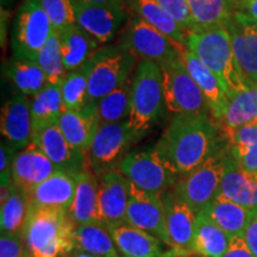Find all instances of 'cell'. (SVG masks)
I'll use <instances>...</instances> for the list:
<instances>
[{"label":"cell","mask_w":257,"mask_h":257,"mask_svg":"<svg viewBox=\"0 0 257 257\" xmlns=\"http://www.w3.org/2000/svg\"><path fill=\"white\" fill-rule=\"evenodd\" d=\"M219 126L208 114H176L155 146L162 162L178 176L200 166L220 148Z\"/></svg>","instance_id":"1"},{"label":"cell","mask_w":257,"mask_h":257,"mask_svg":"<svg viewBox=\"0 0 257 257\" xmlns=\"http://www.w3.org/2000/svg\"><path fill=\"white\" fill-rule=\"evenodd\" d=\"M76 224L68 211L29 207L23 236L28 257H66L75 250Z\"/></svg>","instance_id":"2"},{"label":"cell","mask_w":257,"mask_h":257,"mask_svg":"<svg viewBox=\"0 0 257 257\" xmlns=\"http://www.w3.org/2000/svg\"><path fill=\"white\" fill-rule=\"evenodd\" d=\"M187 49L212 73L216 74L230 100L234 95L253 86L250 85L237 63L229 30L226 28L188 32Z\"/></svg>","instance_id":"3"},{"label":"cell","mask_w":257,"mask_h":257,"mask_svg":"<svg viewBox=\"0 0 257 257\" xmlns=\"http://www.w3.org/2000/svg\"><path fill=\"white\" fill-rule=\"evenodd\" d=\"M165 107L161 67L152 61H141L133 80L128 126L142 138L160 119Z\"/></svg>","instance_id":"4"},{"label":"cell","mask_w":257,"mask_h":257,"mask_svg":"<svg viewBox=\"0 0 257 257\" xmlns=\"http://www.w3.org/2000/svg\"><path fill=\"white\" fill-rule=\"evenodd\" d=\"M136 60L120 43L99 48L87 62L89 99L98 101L133 78Z\"/></svg>","instance_id":"5"},{"label":"cell","mask_w":257,"mask_h":257,"mask_svg":"<svg viewBox=\"0 0 257 257\" xmlns=\"http://www.w3.org/2000/svg\"><path fill=\"white\" fill-rule=\"evenodd\" d=\"M229 152L220 147L200 166L179 179L174 186L176 193L198 214L205 210L219 193L221 180L226 170Z\"/></svg>","instance_id":"6"},{"label":"cell","mask_w":257,"mask_h":257,"mask_svg":"<svg viewBox=\"0 0 257 257\" xmlns=\"http://www.w3.org/2000/svg\"><path fill=\"white\" fill-rule=\"evenodd\" d=\"M160 67L163 76L165 105L170 113L211 115L206 99L186 68L182 55Z\"/></svg>","instance_id":"7"},{"label":"cell","mask_w":257,"mask_h":257,"mask_svg":"<svg viewBox=\"0 0 257 257\" xmlns=\"http://www.w3.org/2000/svg\"><path fill=\"white\" fill-rule=\"evenodd\" d=\"M54 30L41 0H24L16 14L12 30L14 57L36 61Z\"/></svg>","instance_id":"8"},{"label":"cell","mask_w":257,"mask_h":257,"mask_svg":"<svg viewBox=\"0 0 257 257\" xmlns=\"http://www.w3.org/2000/svg\"><path fill=\"white\" fill-rule=\"evenodd\" d=\"M140 136L128 126L127 120L100 124L87 153L89 169L95 176L114 170L127 155L128 149Z\"/></svg>","instance_id":"9"},{"label":"cell","mask_w":257,"mask_h":257,"mask_svg":"<svg viewBox=\"0 0 257 257\" xmlns=\"http://www.w3.org/2000/svg\"><path fill=\"white\" fill-rule=\"evenodd\" d=\"M119 43L137 59L140 57L142 61H152L159 66L181 56L187 50L170 40L159 29L136 16L128 22L121 34Z\"/></svg>","instance_id":"10"},{"label":"cell","mask_w":257,"mask_h":257,"mask_svg":"<svg viewBox=\"0 0 257 257\" xmlns=\"http://www.w3.org/2000/svg\"><path fill=\"white\" fill-rule=\"evenodd\" d=\"M118 170L135 187L155 194H162L179 181V176L162 162L155 148L128 153Z\"/></svg>","instance_id":"11"},{"label":"cell","mask_w":257,"mask_h":257,"mask_svg":"<svg viewBox=\"0 0 257 257\" xmlns=\"http://www.w3.org/2000/svg\"><path fill=\"white\" fill-rule=\"evenodd\" d=\"M127 225L143 230L172 246L166 226L165 207L161 194L149 193L131 185L126 211Z\"/></svg>","instance_id":"12"},{"label":"cell","mask_w":257,"mask_h":257,"mask_svg":"<svg viewBox=\"0 0 257 257\" xmlns=\"http://www.w3.org/2000/svg\"><path fill=\"white\" fill-rule=\"evenodd\" d=\"M130 188V181L119 170H110L99 176L98 213L101 224L107 229L127 224Z\"/></svg>","instance_id":"13"},{"label":"cell","mask_w":257,"mask_h":257,"mask_svg":"<svg viewBox=\"0 0 257 257\" xmlns=\"http://www.w3.org/2000/svg\"><path fill=\"white\" fill-rule=\"evenodd\" d=\"M161 199L165 207L167 232L172 242V248L193 253L197 214L176 193L174 187L163 192Z\"/></svg>","instance_id":"14"},{"label":"cell","mask_w":257,"mask_h":257,"mask_svg":"<svg viewBox=\"0 0 257 257\" xmlns=\"http://www.w3.org/2000/svg\"><path fill=\"white\" fill-rule=\"evenodd\" d=\"M31 143L40 148L60 172L76 175L89 169L87 155L67 141L57 124L35 135Z\"/></svg>","instance_id":"15"},{"label":"cell","mask_w":257,"mask_h":257,"mask_svg":"<svg viewBox=\"0 0 257 257\" xmlns=\"http://www.w3.org/2000/svg\"><path fill=\"white\" fill-rule=\"evenodd\" d=\"M76 24L99 43H108L114 38L125 19V6L100 5L73 0Z\"/></svg>","instance_id":"16"},{"label":"cell","mask_w":257,"mask_h":257,"mask_svg":"<svg viewBox=\"0 0 257 257\" xmlns=\"http://www.w3.org/2000/svg\"><path fill=\"white\" fill-rule=\"evenodd\" d=\"M226 29L240 70L250 85H257V22L234 12Z\"/></svg>","instance_id":"17"},{"label":"cell","mask_w":257,"mask_h":257,"mask_svg":"<svg viewBox=\"0 0 257 257\" xmlns=\"http://www.w3.org/2000/svg\"><path fill=\"white\" fill-rule=\"evenodd\" d=\"M0 133L16 150L25 149L32 142V120L30 100L21 92L5 102L0 115Z\"/></svg>","instance_id":"18"},{"label":"cell","mask_w":257,"mask_h":257,"mask_svg":"<svg viewBox=\"0 0 257 257\" xmlns=\"http://www.w3.org/2000/svg\"><path fill=\"white\" fill-rule=\"evenodd\" d=\"M182 61L206 99L212 119L220 123L230 105V98L220 80L188 49L182 54Z\"/></svg>","instance_id":"19"},{"label":"cell","mask_w":257,"mask_h":257,"mask_svg":"<svg viewBox=\"0 0 257 257\" xmlns=\"http://www.w3.org/2000/svg\"><path fill=\"white\" fill-rule=\"evenodd\" d=\"M56 172V167L46 154L31 143L15 156L12 162V182L18 188L30 193Z\"/></svg>","instance_id":"20"},{"label":"cell","mask_w":257,"mask_h":257,"mask_svg":"<svg viewBox=\"0 0 257 257\" xmlns=\"http://www.w3.org/2000/svg\"><path fill=\"white\" fill-rule=\"evenodd\" d=\"M57 125L67 141L87 155L100 125L96 101L91 100L80 110L64 111Z\"/></svg>","instance_id":"21"},{"label":"cell","mask_w":257,"mask_h":257,"mask_svg":"<svg viewBox=\"0 0 257 257\" xmlns=\"http://www.w3.org/2000/svg\"><path fill=\"white\" fill-rule=\"evenodd\" d=\"M76 192V176L57 170L28 193L31 206L69 211Z\"/></svg>","instance_id":"22"},{"label":"cell","mask_w":257,"mask_h":257,"mask_svg":"<svg viewBox=\"0 0 257 257\" xmlns=\"http://www.w3.org/2000/svg\"><path fill=\"white\" fill-rule=\"evenodd\" d=\"M218 194L249 211L257 210V173L243 169L229 154Z\"/></svg>","instance_id":"23"},{"label":"cell","mask_w":257,"mask_h":257,"mask_svg":"<svg viewBox=\"0 0 257 257\" xmlns=\"http://www.w3.org/2000/svg\"><path fill=\"white\" fill-rule=\"evenodd\" d=\"M56 31V30H55ZM60 49L67 72L85 66L93 54L99 49V41L80 28L78 24L57 31Z\"/></svg>","instance_id":"24"},{"label":"cell","mask_w":257,"mask_h":257,"mask_svg":"<svg viewBox=\"0 0 257 257\" xmlns=\"http://www.w3.org/2000/svg\"><path fill=\"white\" fill-rule=\"evenodd\" d=\"M219 130L230 156L243 169L257 173V124L234 128L219 127Z\"/></svg>","instance_id":"25"},{"label":"cell","mask_w":257,"mask_h":257,"mask_svg":"<svg viewBox=\"0 0 257 257\" xmlns=\"http://www.w3.org/2000/svg\"><path fill=\"white\" fill-rule=\"evenodd\" d=\"M125 5L136 17L152 24L180 47L187 49V30H185L174 18L170 17L157 0H125Z\"/></svg>","instance_id":"26"},{"label":"cell","mask_w":257,"mask_h":257,"mask_svg":"<svg viewBox=\"0 0 257 257\" xmlns=\"http://www.w3.org/2000/svg\"><path fill=\"white\" fill-rule=\"evenodd\" d=\"M76 192L69 214L76 225L96 224L101 221L98 213L99 181L92 170L76 174Z\"/></svg>","instance_id":"27"},{"label":"cell","mask_w":257,"mask_h":257,"mask_svg":"<svg viewBox=\"0 0 257 257\" xmlns=\"http://www.w3.org/2000/svg\"><path fill=\"white\" fill-rule=\"evenodd\" d=\"M121 257H163L161 240L131 225L110 229Z\"/></svg>","instance_id":"28"},{"label":"cell","mask_w":257,"mask_h":257,"mask_svg":"<svg viewBox=\"0 0 257 257\" xmlns=\"http://www.w3.org/2000/svg\"><path fill=\"white\" fill-rule=\"evenodd\" d=\"M30 112L32 120V137L44 128L59 123L64 112L61 85H47L31 98Z\"/></svg>","instance_id":"29"},{"label":"cell","mask_w":257,"mask_h":257,"mask_svg":"<svg viewBox=\"0 0 257 257\" xmlns=\"http://www.w3.org/2000/svg\"><path fill=\"white\" fill-rule=\"evenodd\" d=\"M3 73L25 96L38 94L48 85L46 74L36 61L11 57L3 64Z\"/></svg>","instance_id":"30"},{"label":"cell","mask_w":257,"mask_h":257,"mask_svg":"<svg viewBox=\"0 0 257 257\" xmlns=\"http://www.w3.org/2000/svg\"><path fill=\"white\" fill-rule=\"evenodd\" d=\"M230 239L205 211L199 212L193 238V253L201 257H221L229 248Z\"/></svg>","instance_id":"31"},{"label":"cell","mask_w":257,"mask_h":257,"mask_svg":"<svg viewBox=\"0 0 257 257\" xmlns=\"http://www.w3.org/2000/svg\"><path fill=\"white\" fill-rule=\"evenodd\" d=\"M202 211H205V213L221 227L230 238L234 236H244V231L251 214V211L220 194H218Z\"/></svg>","instance_id":"32"},{"label":"cell","mask_w":257,"mask_h":257,"mask_svg":"<svg viewBox=\"0 0 257 257\" xmlns=\"http://www.w3.org/2000/svg\"><path fill=\"white\" fill-rule=\"evenodd\" d=\"M75 250L96 257H120L110 229L100 223L76 225Z\"/></svg>","instance_id":"33"},{"label":"cell","mask_w":257,"mask_h":257,"mask_svg":"<svg viewBox=\"0 0 257 257\" xmlns=\"http://www.w3.org/2000/svg\"><path fill=\"white\" fill-rule=\"evenodd\" d=\"M195 30L226 28L232 19L236 0H187Z\"/></svg>","instance_id":"34"},{"label":"cell","mask_w":257,"mask_h":257,"mask_svg":"<svg viewBox=\"0 0 257 257\" xmlns=\"http://www.w3.org/2000/svg\"><path fill=\"white\" fill-rule=\"evenodd\" d=\"M29 195L12 182L11 194L2 204V233L22 234L29 214Z\"/></svg>","instance_id":"35"},{"label":"cell","mask_w":257,"mask_h":257,"mask_svg":"<svg viewBox=\"0 0 257 257\" xmlns=\"http://www.w3.org/2000/svg\"><path fill=\"white\" fill-rule=\"evenodd\" d=\"M133 80L134 78L128 79L119 87L96 101L100 124L127 120L128 113H130Z\"/></svg>","instance_id":"36"},{"label":"cell","mask_w":257,"mask_h":257,"mask_svg":"<svg viewBox=\"0 0 257 257\" xmlns=\"http://www.w3.org/2000/svg\"><path fill=\"white\" fill-rule=\"evenodd\" d=\"M257 120V85L240 92L230 100L226 114L219 127L234 128L246 124H252Z\"/></svg>","instance_id":"37"},{"label":"cell","mask_w":257,"mask_h":257,"mask_svg":"<svg viewBox=\"0 0 257 257\" xmlns=\"http://www.w3.org/2000/svg\"><path fill=\"white\" fill-rule=\"evenodd\" d=\"M64 111L80 110L91 101L88 95L87 63L68 72L61 83Z\"/></svg>","instance_id":"38"},{"label":"cell","mask_w":257,"mask_h":257,"mask_svg":"<svg viewBox=\"0 0 257 257\" xmlns=\"http://www.w3.org/2000/svg\"><path fill=\"white\" fill-rule=\"evenodd\" d=\"M36 62L46 74L48 85H61L67 72L62 54L60 49V40L57 31L54 30L46 46L38 53Z\"/></svg>","instance_id":"39"},{"label":"cell","mask_w":257,"mask_h":257,"mask_svg":"<svg viewBox=\"0 0 257 257\" xmlns=\"http://www.w3.org/2000/svg\"><path fill=\"white\" fill-rule=\"evenodd\" d=\"M41 4L56 31L76 24L73 0H41Z\"/></svg>","instance_id":"40"},{"label":"cell","mask_w":257,"mask_h":257,"mask_svg":"<svg viewBox=\"0 0 257 257\" xmlns=\"http://www.w3.org/2000/svg\"><path fill=\"white\" fill-rule=\"evenodd\" d=\"M157 2L166 10V12H168L170 17L174 18L187 32L195 30V24L193 22L187 0H157Z\"/></svg>","instance_id":"41"},{"label":"cell","mask_w":257,"mask_h":257,"mask_svg":"<svg viewBox=\"0 0 257 257\" xmlns=\"http://www.w3.org/2000/svg\"><path fill=\"white\" fill-rule=\"evenodd\" d=\"M0 257H28L22 234L2 233Z\"/></svg>","instance_id":"42"},{"label":"cell","mask_w":257,"mask_h":257,"mask_svg":"<svg viewBox=\"0 0 257 257\" xmlns=\"http://www.w3.org/2000/svg\"><path fill=\"white\" fill-rule=\"evenodd\" d=\"M221 257H255L244 237L234 236L230 239L229 248Z\"/></svg>","instance_id":"43"},{"label":"cell","mask_w":257,"mask_h":257,"mask_svg":"<svg viewBox=\"0 0 257 257\" xmlns=\"http://www.w3.org/2000/svg\"><path fill=\"white\" fill-rule=\"evenodd\" d=\"M243 237L253 256L257 257V210L251 211Z\"/></svg>","instance_id":"44"},{"label":"cell","mask_w":257,"mask_h":257,"mask_svg":"<svg viewBox=\"0 0 257 257\" xmlns=\"http://www.w3.org/2000/svg\"><path fill=\"white\" fill-rule=\"evenodd\" d=\"M236 12L257 22V0H236Z\"/></svg>","instance_id":"45"},{"label":"cell","mask_w":257,"mask_h":257,"mask_svg":"<svg viewBox=\"0 0 257 257\" xmlns=\"http://www.w3.org/2000/svg\"><path fill=\"white\" fill-rule=\"evenodd\" d=\"M80 2L88 3V4H100V5H120L125 6V0H80Z\"/></svg>","instance_id":"46"},{"label":"cell","mask_w":257,"mask_h":257,"mask_svg":"<svg viewBox=\"0 0 257 257\" xmlns=\"http://www.w3.org/2000/svg\"><path fill=\"white\" fill-rule=\"evenodd\" d=\"M66 257H96V256H92V255H88V253H85L82 251H78V250H74L73 252H70L68 256Z\"/></svg>","instance_id":"47"},{"label":"cell","mask_w":257,"mask_h":257,"mask_svg":"<svg viewBox=\"0 0 257 257\" xmlns=\"http://www.w3.org/2000/svg\"><path fill=\"white\" fill-rule=\"evenodd\" d=\"M255 123H256V124H257V120H256V121H255Z\"/></svg>","instance_id":"48"}]
</instances>
